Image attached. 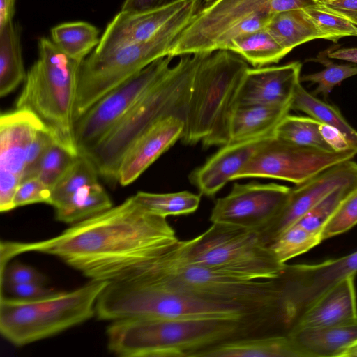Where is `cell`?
Listing matches in <instances>:
<instances>
[{"instance_id":"36","label":"cell","mask_w":357,"mask_h":357,"mask_svg":"<svg viewBox=\"0 0 357 357\" xmlns=\"http://www.w3.org/2000/svg\"><path fill=\"white\" fill-rule=\"evenodd\" d=\"M328 53L319 54L310 61L319 62L325 68L322 70L301 76V82H310L317 84L314 95L321 94L325 98L328 97L333 89L343 80L357 75V65L337 64L330 61L327 57Z\"/></svg>"},{"instance_id":"16","label":"cell","mask_w":357,"mask_h":357,"mask_svg":"<svg viewBox=\"0 0 357 357\" xmlns=\"http://www.w3.org/2000/svg\"><path fill=\"white\" fill-rule=\"evenodd\" d=\"M44 123L25 109L0 117V211L14 209L13 199L22 182L30 145Z\"/></svg>"},{"instance_id":"38","label":"cell","mask_w":357,"mask_h":357,"mask_svg":"<svg viewBox=\"0 0 357 357\" xmlns=\"http://www.w3.org/2000/svg\"><path fill=\"white\" fill-rule=\"evenodd\" d=\"M77 156L55 142L43 155L36 176L52 190Z\"/></svg>"},{"instance_id":"30","label":"cell","mask_w":357,"mask_h":357,"mask_svg":"<svg viewBox=\"0 0 357 357\" xmlns=\"http://www.w3.org/2000/svg\"><path fill=\"white\" fill-rule=\"evenodd\" d=\"M291 109L303 112L324 124L337 128L357 151V130L347 122L336 106L316 98L303 87L301 82L296 89Z\"/></svg>"},{"instance_id":"50","label":"cell","mask_w":357,"mask_h":357,"mask_svg":"<svg viewBox=\"0 0 357 357\" xmlns=\"http://www.w3.org/2000/svg\"><path fill=\"white\" fill-rule=\"evenodd\" d=\"M342 357H357V341L344 351Z\"/></svg>"},{"instance_id":"41","label":"cell","mask_w":357,"mask_h":357,"mask_svg":"<svg viewBox=\"0 0 357 357\" xmlns=\"http://www.w3.org/2000/svg\"><path fill=\"white\" fill-rule=\"evenodd\" d=\"M52 190L38 176L22 181L13 199L14 208L37 203L50 204Z\"/></svg>"},{"instance_id":"17","label":"cell","mask_w":357,"mask_h":357,"mask_svg":"<svg viewBox=\"0 0 357 357\" xmlns=\"http://www.w3.org/2000/svg\"><path fill=\"white\" fill-rule=\"evenodd\" d=\"M356 182L357 162L349 160L331 166L307 181L296 185L291 188L280 212L258 230L261 240L268 246L334 190Z\"/></svg>"},{"instance_id":"13","label":"cell","mask_w":357,"mask_h":357,"mask_svg":"<svg viewBox=\"0 0 357 357\" xmlns=\"http://www.w3.org/2000/svg\"><path fill=\"white\" fill-rule=\"evenodd\" d=\"M354 149L328 151L299 146L275 136L266 140L234 180L245 178H269L301 184L324 169L352 160Z\"/></svg>"},{"instance_id":"39","label":"cell","mask_w":357,"mask_h":357,"mask_svg":"<svg viewBox=\"0 0 357 357\" xmlns=\"http://www.w3.org/2000/svg\"><path fill=\"white\" fill-rule=\"evenodd\" d=\"M356 188H357V182L336 188L296 224L307 230L321 234L327 220L344 199Z\"/></svg>"},{"instance_id":"37","label":"cell","mask_w":357,"mask_h":357,"mask_svg":"<svg viewBox=\"0 0 357 357\" xmlns=\"http://www.w3.org/2000/svg\"><path fill=\"white\" fill-rule=\"evenodd\" d=\"M304 10L323 33L325 40L336 43L343 37L357 36L356 24L323 6L315 4Z\"/></svg>"},{"instance_id":"25","label":"cell","mask_w":357,"mask_h":357,"mask_svg":"<svg viewBox=\"0 0 357 357\" xmlns=\"http://www.w3.org/2000/svg\"><path fill=\"white\" fill-rule=\"evenodd\" d=\"M199 357H304L289 335H266L229 341Z\"/></svg>"},{"instance_id":"47","label":"cell","mask_w":357,"mask_h":357,"mask_svg":"<svg viewBox=\"0 0 357 357\" xmlns=\"http://www.w3.org/2000/svg\"><path fill=\"white\" fill-rule=\"evenodd\" d=\"M183 0H125L121 11L141 12L169 6Z\"/></svg>"},{"instance_id":"44","label":"cell","mask_w":357,"mask_h":357,"mask_svg":"<svg viewBox=\"0 0 357 357\" xmlns=\"http://www.w3.org/2000/svg\"><path fill=\"white\" fill-rule=\"evenodd\" d=\"M7 293L13 298L19 299H36L53 294L56 291L45 287L43 284L39 283H19V284H3Z\"/></svg>"},{"instance_id":"20","label":"cell","mask_w":357,"mask_h":357,"mask_svg":"<svg viewBox=\"0 0 357 357\" xmlns=\"http://www.w3.org/2000/svg\"><path fill=\"white\" fill-rule=\"evenodd\" d=\"M188 0L141 12L120 11L107 26L93 50L100 55L151 38L187 3Z\"/></svg>"},{"instance_id":"7","label":"cell","mask_w":357,"mask_h":357,"mask_svg":"<svg viewBox=\"0 0 357 357\" xmlns=\"http://www.w3.org/2000/svg\"><path fill=\"white\" fill-rule=\"evenodd\" d=\"M201 3L202 0H188L178 13L146 40L86 57L79 71L74 121L111 90L155 60L168 56L176 39L200 10Z\"/></svg>"},{"instance_id":"34","label":"cell","mask_w":357,"mask_h":357,"mask_svg":"<svg viewBox=\"0 0 357 357\" xmlns=\"http://www.w3.org/2000/svg\"><path fill=\"white\" fill-rule=\"evenodd\" d=\"M98 175L90 158L79 153L73 165L52 189L50 205L55 208L80 188L98 183Z\"/></svg>"},{"instance_id":"3","label":"cell","mask_w":357,"mask_h":357,"mask_svg":"<svg viewBox=\"0 0 357 357\" xmlns=\"http://www.w3.org/2000/svg\"><path fill=\"white\" fill-rule=\"evenodd\" d=\"M209 52L181 56L131 108L115 128L88 155L98 174L116 181L121 162L132 144L160 119L176 115L184 119L194 76Z\"/></svg>"},{"instance_id":"52","label":"cell","mask_w":357,"mask_h":357,"mask_svg":"<svg viewBox=\"0 0 357 357\" xmlns=\"http://www.w3.org/2000/svg\"><path fill=\"white\" fill-rule=\"evenodd\" d=\"M314 1L317 3V4H322V3L334 1H337V0H314Z\"/></svg>"},{"instance_id":"42","label":"cell","mask_w":357,"mask_h":357,"mask_svg":"<svg viewBox=\"0 0 357 357\" xmlns=\"http://www.w3.org/2000/svg\"><path fill=\"white\" fill-rule=\"evenodd\" d=\"M55 142L56 140L54 135L45 125L38 130L29 149L22 181L36 176L38 167L43 155Z\"/></svg>"},{"instance_id":"1","label":"cell","mask_w":357,"mask_h":357,"mask_svg":"<svg viewBox=\"0 0 357 357\" xmlns=\"http://www.w3.org/2000/svg\"><path fill=\"white\" fill-rule=\"evenodd\" d=\"M166 218L142 207L134 195L117 206L36 242H1V266L28 252L56 257L90 280L115 281L175 249L181 243Z\"/></svg>"},{"instance_id":"51","label":"cell","mask_w":357,"mask_h":357,"mask_svg":"<svg viewBox=\"0 0 357 357\" xmlns=\"http://www.w3.org/2000/svg\"><path fill=\"white\" fill-rule=\"evenodd\" d=\"M204 3V8L208 7L220 0H202Z\"/></svg>"},{"instance_id":"15","label":"cell","mask_w":357,"mask_h":357,"mask_svg":"<svg viewBox=\"0 0 357 357\" xmlns=\"http://www.w3.org/2000/svg\"><path fill=\"white\" fill-rule=\"evenodd\" d=\"M291 189L275 183H234L228 195L216 200L210 221L258 231L280 212Z\"/></svg>"},{"instance_id":"32","label":"cell","mask_w":357,"mask_h":357,"mask_svg":"<svg viewBox=\"0 0 357 357\" xmlns=\"http://www.w3.org/2000/svg\"><path fill=\"white\" fill-rule=\"evenodd\" d=\"M137 202L149 212L166 218L188 215L199 207L200 195L189 191L170 193L137 192L134 195Z\"/></svg>"},{"instance_id":"8","label":"cell","mask_w":357,"mask_h":357,"mask_svg":"<svg viewBox=\"0 0 357 357\" xmlns=\"http://www.w3.org/2000/svg\"><path fill=\"white\" fill-rule=\"evenodd\" d=\"M107 283L90 280L74 290L30 300L1 294V334L11 344L24 346L84 323L96 315V301Z\"/></svg>"},{"instance_id":"40","label":"cell","mask_w":357,"mask_h":357,"mask_svg":"<svg viewBox=\"0 0 357 357\" xmlns=\"http://www.w3.org/2000/svg\"><path fill=\"white\" fill-rule=\"evenodd\" d=\"M356 225L357 188L344 199L327 220L321 231V240L342 234Z\"/></svg>"},{"instance_id":"4","label":"cell","mask_w":357,"mask_h":357,"mask_svg":"<svg viewBox=\"0 0 357 357\" xmlns=\"http://www.w3.org/2000/svg\"><path fill=\"white\" fill-rule=\"evenodd\" d=\"M248 68L243 58L226 50L209 52L202 59L194 76L184 117L181 139L184 144L200 142L208 147L229 143V120Z\"/></svg>"},{"instance_id":"27","label":"cell","mask_w":357,"mask_h":357,"mask_svg":"<svg viewBox=\"0 0 357 357\" xmlns=\"http://www.w3.org/2000/svg\"><path fill=\"white\" fill-rule=\"evenodd\" d=\"M26 77L20 27L10 22L0 29V96L13 91Z\"/></svg>"},{"instance_id":"5","label":"cell","mask_w":357,"mask_h":357,"mask_svg":"<svg viewBox=\"0 0 357 357\" xmlns=\"http://www.w3.org/2000/svg\"><path fill=\"white\" fill-rule=\"evenodd\" d=\"M38 58L26 73L16 109L32 112L56 142L79 155L75 138L74 107L79 63L49 38L38 40Z\"/></svg>"},{"instance_id":"49","label":"cell","mask_w":357,"mask_h":357,"mask_svg":"<svg viewBox=\"0 0 357 357\" xmlns=\"http://www.w3.org/2000/svg\"><path fill=\"white\" fill-rule=\"evenodd\" d=\"M329 59H335L357 64V47H348L328 52Z\"/></svg>"},{"instance_id":"45","label":"cell","mask_w":357,"mask_h":357,"mask_svg":"<svg viewBox=\"0 0 357 357\" xmlns=\"http://www.w3.org/2000/svg\"><path fill=\"white\" fill-rule=\"evenodd\" d=\"M319 131L324 139L333 151H342L352 149L343 134L337 128L321 123Z\"/></svg>"},{"instance_id":"48","label":"cell","mask_w":357,"mask_h":357,"mask_svg":"<svg viewBox=\"0 0 357 357\" xmlns=\"http://www.w3.org/2000/svg\"><path fill=\"white\" fill-rule=\"evenodd\" d=\"M15 0H0V29L13 22Z\"/></svg>"},{"instance_id":"10","label":"cell","mask_w":357,"mask_h":357,"mask_svg":"<svg viewBox=\"0 0 357 357\" xmlns=\"http://www.w3.org/2000/svg\"><path fill=\"white\" fill-rule=\"evenodd\" d=\"M181 259L244 280H268L278 277L285 268L259 232L221 223H212L194 238L181 241Z\"/></svg>"},{"instance_id":"14","label":"cell","mask_w":357,"mask_h":357,"mask_svg":"<svg viewBox=\"0 0 357 357\" xmlns=\"http://www.w3.org/2000/svg\"><path fill=\"white\" fill-rule=\"evenodd\" d=\"M356 273L357 250L318 264H286L282 276L291 330L302 315L328 291Z\"/></svg>"},{"instance_id":"26","label":"cell","mask_w":357,"mask_h":357,"mask_svg":"<svg viewBox=\"0 0 357 357\" xmlns=\"http://www.w3.org/2000/svg\"><path fill=\"white\" fill-rule=\"evenodd\" d=\"M266 28L288 53L306 42L325 39L304 8L274 14Z\"/></svg>"},{"instance_id":"24","label":"cell","mask_w":357,"mask_h":357,"mask_svg":"<svg viewBox=\"0 0 357 357\" xmlns=\"http://www.w3.org/2000/svg\"><path fill=\"white\" fill-rule=\"evenodd\" d=\"M290 110V106L253 105L236 107L229 120V143L274 135L275 128Z\"/></svg>"},{"instance_id":"46","label":"cell","mask_w":357,"mask_h":357,"mask_svg":"<svg viewBox=\"0 0 357 357\" xmlns=\"http://www.w3.org/2000/svg\"><path fill=\"white\" fill-rule=\"evenodd\" d=\"M328 10L337 13L355 24L357 23V0H337L320 4Z\"/></svg>"},{"instance_id":"18","label":"cell","mask_w":357,"mask_h":357,"mask_svg":"<svg viewBox=\"0 0 357 357\" xmlns=\"http://www.w3.org/2000/svg\"><path fill=\"white\" fill-rule=\"evenodd\" d=\"M302 64L294 61L280 66L249 68L235 99L238 106L266 105L291 106L301 83Z\"/></svg>"},{"instance_id":"12","label":"cell","mask_w":357,"mask_h":357,"mask_svg":"<svg viewBox=\"0 0 357 357\" xmlns=\"http://www.w3.org/2000/svg\"><path fill=\"white\" fill-rule=\"evenodd\" d=\"M172 57H161L106 93L75 123L79 153L88 155L135 103L168 71Z\"/></svg>"},{"instance_id":"29","label":"cell","mask_w":357,"mask_h":357,"mask_svg":"<svg viewBox=\"0 0 357 357\" xmlns=\"http://www.w3.org/2000/svg\"><path fill=\"white\" fill-rule=\"evenodd\" d=\"M227 50L240 55L255 68L276 63L288 54L266 27L233 40Z\"/></svg>"},{"instance_id":"11","label":"cell","mask_w":357,"mask_h":357,"mask_svg":"<svg viewBox=\"0 0 357 357\" xmlns=\"http://www.w3.org/2000/svg\"><path fill=\"white\" fill-rule=\"evenodd\" d=\"M155 283L224 302L277 305L286 313L281 274L262 281L244 280L185 263L175 256L160 271Z\"/></svg>"},{"instance_id":"35","label":"cell","mask_w":357,"mask_h":357,"mask_svg":"<svg viewBox=\"0 0 357 357\" xmlns=\"http://www.w3.org/2000/svg\"><path fill=\"white\" fill-rule=\"evenodd\" d=\"M321 240V234L311 231L298 225H294L272 241L268 247L282 264L303 254Z\"/></svg>"},{"instance_id":"23","label":"cell","mask_w":357,"mask_h":357,"mask_svg":"<svg viewBox=\"0 0 357 357\" xmlns=\"http://www.w3.org/2000/svg\"><path fill=\"white\" fill-rule=\"evenodd\" d=\"M288 335L304 357H342L357 341V319L333 326L295 328Z\"/></svg>"},{"instance_id":"33","label":"cell","mask_w":357,"mask_h":357,"mask_svg":"<svg viewBox=\"0 0 357 357\" xmlns=\"http://www.w3.org/2000/svg\"><path fill=\"white\" fill-rule=\"evenodd\" d=\"M321 123L310 116L287 114L275 128L274 136L299 146L333 151L320 133Z\"/></svg>"},{"instance_id":"53","label":"cell","mask_w":357,"mask_h":357,"mask_svg":"<svg viewBox=\"0 0 357 357\" xmlns=\"http://www.w3.org/2000/svg\"><path fill=\"white\" fill-rule=\"evenodd\" d=\"M356 25H357V23H356Z\"/></svg>"},{"instance_id":"19","label":"cell","mask_w":357,"mask_h":357,"mask_svg":"<svg viewBox=\"0 0 357 357\" xmlns=\"http://www.w3.org/2000/svg\"><path fill=\"white\" fill-rule=\"evenodd\" d=\"M184 119L165 116L143 133L130 147L119 166L116 181L122 186L137 180L162 154L181 139Z\"/></svg>"},{"instance_id":"43","label":"cell","mask_w":357,"mask_h":357,"mask_svg":"<svg viewBox=\"0 0 357 357\" xmlns=\"http://www.w3.org/2000/svg\"><path fill=\"white\" fill-rule=\"evenodd\" d=\"M45 275L28 265L13 262L1 271V285L3 284L39 283L46 282Z\"/></svg>"},{"instance_id":"22","label":"cell","mask_w":357,"mask_h":357,"mask_svg":"<svg viewBox=\"0 0 357 357\" xmlns=\"http://www.w3.org/2000/svg\"><path fill=\"white\" fill-rule=\"evenodd\" d=\"M354 278L350 275L332 287L302 315L292 330L333 326L357 319Z\"/></svg>"},{"instance_id":"6","label":"cell","mask_w":357,"mask_h":357,"mask_svg":"<svg viewBox=\"0 0 357 357\" xmlns=\"http://www.w3.org/2000/svg\"><path fill=\"white\" fill-rule=\"evenodd\" d=\"M107 306L114 319H248L280 313L277 305L228 303L183 290L134 282L114 284L109 292Z\"/></svg>"},{"instance_id":"31","label":"cell","mask_w":357,"mask_h":357,"mask_svg":"<svg viewBox=\"0 0 357 357\" xmlns=\"http://www.w3.org/2000/svg\"><path fill=\"white\" fill-rule=\"evenodd\" d=\"M99 29L86 22L60 24L51 29L52 42L66 55L82 63L100 42Z\"/></svg>"},{"instance_id":"9","label":"cell","mask_w":357,"mask_h":357,"mask_svg":"<svg viewBox=\"0 0 357 357\" xmlns=\"http://www.w3.org/2000/svg\"><path fill=\"white\" fill-rule=\"evenodd\" d=\"M315 4L314 0H220L195 15L168 56L227 50L233 40L265 28L274 14Z\"/></svg>"},{"instance_id":"28","label":"cell","mask_w":357,"mask_h":357,"mask_svg":"<svg viewBox=\"0 0 357 357\" xmlns=\"http://www.w3.org/2000/svg\"><path fill=\"white\" fill-rule=\"evenodd\" d=\"M113 206L107 192L99 183L84 185L54 208L56 219L73 225Z\"/></svg>"},{"instance_id":"21","label":"cell","mask_w":357,"mask_h":357,"mask_svg":"<svg viewBox=\"0 0 357 357\" xmlns=\"http://www.w3.org/2000/svg\"><path fill=\"white\" fill-rule=\"evenodd\" d=\"M273 136L222 145L204 165L190 173V183L200 195L214 196L229 181H233L259 148Z\"/></svg>"},{"instance_id":"2","label":"cell","mask_w":357,"mask_h":357,"mask_svg":"<svg viewBox=\"0 0 357 357\" xmlns=\"http://www.w3.org/2000/svg\"><path fill=\"white\" fill-rule=\"evenodd\" d=\"M266 317L248 319H171L132 317L107 328V348L121 357H199L235 340L266 335Z\"/></svg>"}]
</instances>
